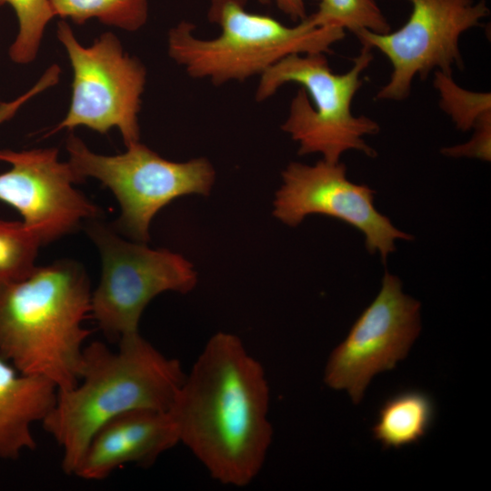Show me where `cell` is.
<instances>
[{
  "instance_id": "1",
  "label": "cell",
  "mask_w": 491,
  "mask_h": 491,
  "mask_svg": "<svg viewBox=\"0 0 491 491\" xmlns=\"http://www.w3.org/2000/svg\"><path fill=\"white\" fill-rule=\"evenodd\" d=\"M269 384L261 363L231 333L209 338L168 410L179 444L217 482L249 485L273 438Z\"/></svg>"
},
{
  "instance_id": "2",
  "label": "cell",
  "mask_w": 491,
  "mask_h": 491,
  "mask_svg": "<svg viewBox=\"0 0 491 491\" xmlns=\"http://www.w3.org/2000/svg\"><path fill=\"white\" fill-rule=\"evenodd\" d=\"M185 374L139 333L111 349L95 341L85 346L77 382L58 390L44 419L45 430L62 449L64 473L74 476L93 435L106 422L135 410L168 411Z\"/></svg>"
},
{
  "instance_id": "3",
  "label": "cell",
  "mask_w": 491,
  "mask_h": 491,
  "mask_svg": "<svg viewBox=\"0 0 491 491\" xmlns=\"http://www.w3.org/2000/svg\"><path fill=\"white\" fill-rule=\"evenodd\" d=\"M90 283L81 264L58 260L25 278L0 285V356L22 374L58 390L78 379L90 331Z\"/></svg>"
},
{
  "instance_id": "4",
  "label": "cell",
  "mask_w": 491,
  "mask_h": 491,
  "mask_svg": "<svg viewBox=\"0 0 491 491\" xmlns=\"http://www.w3.org/2000/svg\"><path fill=\"white\" fill-rule=\"evenodd\" d=\"M247 0H210L207 19L220 34L197 37L195 25L181 21L167 35L168 55L194 79L215 85L262 75L294 54H327L345 30L315 26L308 16L288 26L265 15L250 13Z\"/></svg>"
},
{
  "instance_id": "5",
  "label": "cell",
  "mask_w": 491,
  "mask_h": 491,
  "mask_svg": "<svg viewBox=\"0 0 491 491\" xmlns=\"http://www.w3.org/2000/svg\"><path fill=\"white\" fill-rule=\"evenodd\" d=\"M372 51L362 45L350 69L343 74L334 73L326 54L319 53L290 55L259 76L257 102L268 99L286 84L301 86L281 125L298 143V155L320 154L331 163L339 162L351 150L368 157L376 155L365 136L376 135L378 123L352 111L354 97L363 85L361 75L373 61Z\"/></svg>"
},
{
  "instance_id": "6",
  "label": "cell",
  "mask_w": 491,
  "mask_h": 491,
  "mask_svg": "<svg viewBox=\"0 0 491 491\" xmlns=\"http://www.w3.org/2000/svg\"><path fill=\"white\" fill-rule=\"evenodd\" d=\"M65 148L81 182L95 178L115 196L121 212L115 230L140 243L149 241L150 224L157 212L180 196L208 195L215 178L205 157L173 162L140 141L126 145L122 154L105 155L91 151L71 133Z\"/></svg>"
},
{
  "instance_id": "7",
  "label": "cell",
  "mask_w": 491,
  "mask_h": 491,
  "mask_svg": "<svg viewBox=\"0 0 491 491\" xmlns=\"http://www.w3.org/2000/svg\"><path fill=\"white\" fill-rule=\"evenodd\" d=\"M85 224L102 261L90 316L107 337L119 341L139 333L140 317L152 299L166 291L185 294L195 286L193 266L181 255L125 240L99 218Z\"/></svg>"
},
{
  "instance_id": "8",
  "label": "cell",
  "mask_w": 491,
  "mask_h": 491,
  "mask_svg": "<svg viewBox=\"0 0 491 491\" xmlns=\"http://www.w3.org/2000/svg\"><path fill=\"white\" fill-rule=\"evenodd\" d=\"M56 36L73 69L72 95L65 118L45 136L62 129L85 126L105 135L117 128L126 145L138 142V115L146 83V68L124 51L111 32L89 46L79 43L65 20L57 23Z\"/></svg>"
},
{
  "instance_id": "9",
  "label": "cell",
  "mask_w": 491,
  "mask_h": 491,
  "mask_svg": "<svg viewBox=\"0 0 491 491\" xmlns=\"http://www.w3.org/2000/svg\"><path fill=\"white\" fill-rule=\"evenodd\" d=\"M407 1L412 11L399 29L355 34L362 45L378 50L391 64L392 73L377 92L378 100H405L416 77L425 79L432 71L452 74L455 66L462 69L460 37L490 13L485 0Z\"/></svg>"
},
{
  "instance_id": "10",
  "label": "cell",
  "mask_w": 491,
  "mask_h": 491,
  "mask_svg": "<svg viewBox=\"0 0 491 491\" xmlns=\"http://www.w3.org/2000/svg\"><path fill=\"white\" fill-rule=\"evenodd\" d=\"M420 303L402 291L396 276L386 271L380 292L330 354L325 382L346 389L358 404L373 376L405 358L421 330Z\"/></svg>"
},
{
  "instance_id": "11",
  "label": "cell",
  "mask_w": 491,
  "mask_h": 491,
  "mask_svg": "<svg viewBox=\"0 0 491 491\" xmlns=\"http://www.w3.org/2000/svg\"><path fill=\"white\" fill-rule=\"evenodd\" d=\"M282 179L274 215L287 225H298L312 214L341 220L358 229L368 252L379 254L383 261L396 250L397 240L413 238L376 210L375 191L351 182L340 161L321 159L315 165L291 162L282 172Z\"/></svg>"
},
{
  "instance_id": "12",
  "label": "cell",
  "mask_w": 491,
  "mask_h": 491,
  "mask_svg": "<svg viewBox=\"0 0 491 491\" xmlns=\"http://www.w3.org/2000/svg\"><path fill=\"white\" fill-rule=\"evenodd\" d=\"M0 162L10 165L0 174V201L19 213L43 246L100 217L101 209L75 187L81 180L56 148L1 149Z\"/></svg>"
},
{
  "instance_id": "13",
  "label": "cell",
  "mask_w": 491,
  "mask_h": 491,
  "mask_svg": "<svg viewBox=\"0 0 491 491\" xmlns=\"http://www.w3.org/2000/svg\"><path fill=\"white\" fill-rule=\"evenodd\" d=\"M177 444L176 426L168 411L126 412L93 435L74 476L99 481L125 465L149 466Z\"/></svg>"
},
{
  "instance_id": "14",
  "label": "cell",
  "mask_w": 491,
  "mask_h": 491,
  "mask_svg": "<svg viewBox=\"0 0 491 491\" xmlns=\"http://www.w3.org/2000/svg\"><path fill=\"white\" fill-rule=\"evenodd\" d=\"M56 396L51 381L22 374L0 356V459L16 460L35 449L32 426L44 421Z\"/></svg>"
},
{
  "instance_id": "15",
  "label": "cell",
  "mask_w": 491,
  "mask_h": 491,
  "mask_svg": "<svg viewBox=\"0 0 491 491\" xmlns=\"http://www.w3.org/2000/svg\"><path fill=\"white\" fill-rule=\"evenodd\" d=\"M435 416L436 405L430 395L416 389L400 391L380 406L372 434L384 448L398 449L418 443Z\"/></svg>"
},
{
  "instance_id": "16",
  "label": "cell",
  "mask_w": 491,
  "mask_h": 491,
  "mask_svg": "<svg viewBox=\"0 0 491 491\" xmlns=\"http://www.w3.org/2000/svg\"><path fill=\"white\" fill-rule=\"evenodd\" d=\"M55 16L83 25L97 19L128 32L141 29L148 19V0H50Z\"/></svg>"
},
{
  "instance_id": "17",
  "label": "cell",
  "mask_w": 491,
  "mask_h": 491,
  "mask_svg": "<svg viewBox=\"0 0 491 491\" xmlns=\"http://www.w3.org/2000/svg\"><path fill=\"white\" fill-rule=\"evenodd\" d=\"M317 10L308 16L317 27H335L383 34L391 30L390 24L375 0H318Z\"/></svg>"
},
{
  "instance_id": "18",
  "label": "cell",
  "mask_w": 491,
  "mask_h": 491,
  "mask_svg": "<svg viewBox=\"0 0 491 491\" xmlns=\"http://www.w3.org/2000/svg\"><path fill=\"white\" fill-rule=\"evenodd\" d=\"M433 85L439 95V106L456 129L473 130L482 121L491 118V95L460 86L452 74L434 71Z\"/></svg>"
},
{
  "instance_id": "19",
  "label": "cell",
  "mask_w": 491,
  "mask_h": 491,
  "mask_svg": "<svg viewBox=\"0 0 491 491\" xmlns=\"http://www.w3.org/2000/svg\"><path fill=\"white\" fill-rule=\"evenodd\" d=\"M41 246L39 236L22 221L0 218V285L28 276L36 267Z\"/></svg>"
},
{
  "instance_id": "20",
  "label": "cell",
  "mask_w": 491,
  "mask_h": 491,
  "mask_svg": "<svg viewBox=\"0 0 491 491\" xmlns=\"http://www.w3.org/2000/svg\"><path fill=\"white\" fill-rule=\"evenodd\" d=\"M10 5L18 21V32L8 55L17 65H28L38 55L45 27L55 17L50 0H0Z\"/></svg>"
},
{
  "instance_id": "21",
  "label": "cell",
  "mask_w": 491,
  "mask_h": 491,
  "mask_svg": "<svg viewBox=\"0 0 491 491\" xmlns=\"http://www.w3.org/2000/svg\"><path fill=\"white\" fill-rule=\"evenodd\" d=\"M473 136L464 144L444 147L441 153L452 158H476L485 162L491 160V118L479 123Z\"/></svg>"
},
{
  "instance_id": "22",
  "label": "cell",
  "mask_w": 491,
  "mask_h": 491,
  "mask_svg": "<svg viewBox=\"0 0 491 491\" xmlns=\"http://www.w3.org/2000/svg\"><path fill=\"white\" fill-rule=\"evenodd\" d=\"M61 69L53 64L45 69L38 81L26 92L8 102H0V125L12 119L19 109L30 99L55 85L60 78Z\"/></svg>"
},
{
  "instance_id": "23",
  "label": "cell",
  "mask_w": 491,
  "mask_h": 491,
  "mask_svg": "<svg viewBox=\"0 0 491 491\" xmlns=\"http://www.w3.org/2000/svg\"><path fill=\"white\" fill-rule=\"evenodd\" d=\"M257 1L262 5H269L274 2L281 12L288 15L295 22H300L307 16L305 0H257Z\"/></svg>"
}]
</instances>
